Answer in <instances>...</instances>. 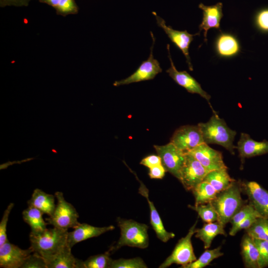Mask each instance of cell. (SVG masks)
Masks as SVG:
<instances>
[{"instance_id": "31", "label": "cell", "mask_w": 268, "mask_h": 268, "mask_svg": "<svg viewBox=\"0 0 268 268\" xmlns=\"http://www.w3.org/2000/svg\"><path fill=\"white\" fill-rule=\"evenodd\" d=\"M221 249V246H219L213 249L206 250L198 259L182 268H203L223 255Z\"/></svg>"}, {"instance_id": "7", "label": "cell", "mask_w": 268, "mask_h": 268, "mask_svg": "<svg viewBox=\"0 0 268 268\" xmlns=\"http://www.w3.org/2000/svg\"><path fill=\"white\" fill-rule=\"evenodd\" d=\"M152 44L150 47V55L146 60L142 62L136 70L126 78L116 81L113 83L115 86L127 85L134 82L151 80L162 71L160 63L154 58L153 51L155 41L153 34L151 31Z\"/></svg>"}, {"instance_id": "26", "label": "cell", "mask_w": 268, "mask_h": 268, "mask_svg": "<svg viewBox=\"0 0 268 268\" xmlns=\"http://www.w3.org/2000/svg\"><path fill=\"white\" fill-rule=\"evenodd\" d=\"M44 213L38 209L29 206L22 212L24 221L30 227L32 233H38L47 228L48 225L43 218Z\"/></svg>"}, {"instance_id": "12", "label": "cell", "mask_w": 268, "mask_h": 268, "mask_svg": "<svg viewBox=\"0 0 268 268\" xmlns=\"http://www.w3.org/2000/svg\"><path fill=\"white\" fill-rule=\"evenodd\" d=\"M167 49L170 62V67L167 69L166 72L176 83L185 88L188 92L193 94H198L204 98L210 105L213 113H216L209 102L210 95L203 90L201 84L188 72L185 70L178 71L177 69L171 58L169 44H167Z\"/></svg>"}, {"instance_id": "40", "label": "cell", "mask_w": 268, "mask_h": 268, "mask_svg": "<svg viewBox=\"0 0 268 268\" xmlns=\"http://www.w3.org/2000/svg\"><path fill=\"white\" fill-rule=\"evenodd\" d=\"M149 169L148 175L151 179H162L166 172L162 164L151 167Z\"/></svg>"}, {"instance_id": "30", "label": "cell", "mask_w": 268, "mask_h": 268, "mask_svg": "<svg viewBox=\"0 0 268 268\" xmlns=\"http://www.w3.org/2000/svg\"><path fill=\"white\" fill-rule=\"evenodd\" d=\"M246 233L253 239L268 241V218L259 217L252 225L247 229Z\"/></svg>"}, {"instance_id": "10", "label": "cell", "mask_w": 268, "mask_h": 268, "mask_svg": "<svg viewBox=\"0 0 268 268\" xmlns=\"http://www.w3.org/2000/svg\"><path fill=\"white\" fill-rule=\"evenodd\" d=\"M156 20L158 26L163 29L164 31L175 46L180 50L185 56L188 67L191 71L193 70L189 55V47L194 40V37L200 35V33L191 34L187 30L178 31L173 29L171 26L166 24L165 21L157 15L156 12H152Z\"/></svg>"}, {"instance_id": "38", "label": "cell", "mask_w": 268, "mask_h": 268, "mask_svg": "<svg viewBox=\"0 0 268 268\" xmlns=\"http://www.w3.org/2000/svg\"><path fill=\"white\" fill-rule=\"evenodd\" d=\"M13 203H10L4 211L0 222V246L6 242L8 239L6 234V226L9 215L14 206Z\"/></svg>"}, {"instance_id": "35", "label": "cell", "mask_w": 268, "mask_h": 268, "mask_svg": "<svg viewBox=\"0 0 268 268\" xmlns=\"http://www.w3.org/2000/svg\"><path fill=\"white\" fill-rule=\"evenodd\" d=\"M253 239L259 252V268L268 267V241Z\"/></svg>"}, {"instance_id": "33", "label": "cell", "mask_w": 268, "mask_h": 268, "mask_svg": "<svg viewBox=\"0 0 268 268\" xmlns=\"http://www.w3.org/2000/svg\"><path fill=\"white\" fill-rule=\"evenodd\" d=\"M147 265L143 260L139 257L132 259L121 258L112 260L110 268H146Z\"/></svg>"}, {"instance_id": "16", "label": "cell", "mask_w": 268, "mask_h": 268, "mask_svg": "<svg viewBox=\"0 0 268 268\" xmlns=\"http://www.w3.org/2000/svg\"><path fill=\"white\" fill-rule=\"evenodd\" d=\"M125 164L135 176L136 180L139 182L140 186L138 188V193L141 196L144 197L148 202L150 208V224L152 228L155 232L157 238L163 242H167L170 239L173 238L175 236V234L173 232H168L165 229L162 219L156 209L153 202L149 199V191L148 189L143 182L139 179L136 173L132 170L126 163Z\"/></svg>"}, {"instance_id": "29", "label": "cell", "mask_w": 268, "mask_h": 268, "mask_svg": "<svg viewBox=\"0 0 268 268\" xmlns=\"http://www.w3.org/2000/svg\"><path fill=\"white\" fill-rule=\"evenodd\" d=\"M110 253L109 250L103 254L90 256L84 261L80 260L78 268H110L113 260Z\"/></svg>"}, {"instance_id": "27", "label": "cell", "mask_w": 268, "mask_h": 268, "mask_svg": "<svg viewBox=\"0 0 268 268\" xmlns=\"http://www.w3.org/2000/svg\"><path fill=\"white\" fill-rule=\"evenodd\" d=\"M192 192L195 199L196 205L211 202L218 194L210 184L205 181L200 183Z\"/></svg>"}, {"instance_id": "25", "label": "cell", "mask_w": 268, "mask_h": 268, "mask_svg": "<svg viewBox=\"0 0 268 268\" xmlns=\"http://www.w3.org/2000/svg\"><path fill=\"white\" fill-rule=\"evenodd\" d=\"M229 175L227 168L209 171L203 181L210 184L218 193L226 189L235 181Z\"/></svg>"}, {"instance_id": "19", "label": "cell", "mask_w": 268, "mask_h": 268, "mask_svg": "<svg viewBox=\"0 0 268 268\" xmlns=\"http://www.w3.org/2000/svg\"><path fill=\"white\" fill-rule=\"evenodd\" d=\"M223 4L221 2H217L212 5H205L201 3L199 7L202 11V19L199 26L200 32L203 30L204 41L207 42V33L208 30L212 28L220 30V22L223 17Z\"/></svg>"}, {"instance_id": "32", "label": "cell", "mask_w": 268, "mask_h": 268, "mask_svg": "<svg viewBox=\"0 0 268 268\" xmlns=\"http://www.w3.org/2000/svg\"><path fill=\"white\" fill-rule=\"evenodd\" d=\"M189 207L196 211L205 223L218 221V215L211 202L199 205H189Z\"/></svg>"}, {"instance_id": "1", "label": "cell", "mask_w": 268, "mask_h": 268, "mask_svg": "<svg viewBox=\"0 0 268 268\" xmlns=\"http://www.w3.org/2000/svg\"><path fill=\"white\" fill-rule=\"evenodd\" d=\"M67 230L54 227L38 232H30V248L45 261L60 252L67 245Z\"/></svg>"}, {"instance_id": "9", "label": "cell", "mask_w": 268, "mask_h": 268, "mask_svg": "<svg viewBox=\"0 0 268 268\" xmlns=\"http://www.w3.org/2000/svg\"><path fill=\"white\" fill-rule=\"evenodd\" d=\"M186 153V159L181 171L179 181L187 191H192L203 181L209 171L193 156Z\"/></svg>"}, {"instance_id": "4", "label": "cell", "mask_w": 268, "mask_h": 268, "mask_svg": "<svg viewBox=\"0 0 268 268\" xmlns=\"http://www.w3.org/2000/svg\"><path fill=\"white\" fill-rule=\"evenodd\" d=\"M117 221L121 230V236L117 243L109 249L113 253L124 246L145 249L149 245L148 226L132 219L118 217Z\"/></svg>"}, {"instance_id": "3", "label": "cell", "mask_w": 268, "mask_h": 268, "mask_svg": "<svg viewBox=\"0 0 268 268\" xmlns=\"http://www.w3.org/2000/svg\"><path fill=\"white\" fill-rule=\"evenodd\" d=\"M241 182L235 180L226 189L217 194L211 202L218 215V221L224 226L245 204L241 197Z\"/></svg>"}, {"instance_id": "18", "label": "cell", "mask_w": 268, "mask_h": 268, "mask_svg": "<svg viewBox=\"0 0 268 268\" xmlns=\"http://www.w3.org/2000/svg\"><path fill=\"white\" fill-rule=\"evenodd\" d=\"M73 229V231L68 232L67 236V244L70 248L80 242L113 230L115 227L113 225L96 227L85 223H80Z\"/></svg>"}, {"instance_id": "34", "label": "cell", "mask_w": 268, "mask_h": 268, "mask_svg": "<svg viewBox=\"0 0 268 268\" xmlns=\"http://www.w3.org/2000/svg\"><path fill=\"white\" fill-rule=\"evenodd\" d=\"M258 212L250 203H245L234 215L229 222L231 224V228H233L239 224L250 215Z\"/></svg>"}, {"instance_id": "39", "label": "cell", "mask_w": 268, "mask_h": 268, "mask_svg": "<svg viewBox=\"0 0 268 268\" xmlns=\"http://www.w3.org/2000/svg\"><path fill=\"white\" fill-rule=\"evenodd\" d=\"M260 216H261L258 212L252 214L244 219L239 224L233 228H231L229 235L235 236L236 233L242 229L246 230L250 227L255 220Z\"/></svg>"}, {"instance_id": "37", "label": "cell", "mask_w": 268, "mask_h": 268, "mask_svg": "<svg viewBox=\"0 0 268 268\" xmlns=\"http://www.w3.org/2000/svg\"><path fill=\"white\" fill-rule=\"evenodd\" d=\"M21 268H47V267L44 258L33 252L26 258Z\"/></svg>"}, {"instance_id": "17", "label": "cell", "mask_w": 268, "mask_h": 268, "mask_svg": "<svg viewBox=\"0 0 268 268\" xmlns=\"http://www.w3.org/2000/svg\"><path fill=\"white\" fill-rule=\"evenodd\" d=\"M241 163L245 158L268 153V141H258L252 139L247 134L241 133L236 146Z\"/></svg>"}, {"instance_id": "5", "label": "cell", "mask_w": 268, "mask_h": 268, "mask_svg": "<svg viewBox=\"0 0 268 268\" xmlns=\"http://www.w3.org/2000/svg\"><path fill=\"white\" fill-rule=\"evenodd\" d=\"M55 195L57 204L52 215L46 218V222L48 225L65 230L74 228L80 224L78 221L79 215L76 209L66 201L62 192H56Z\"/></svg>"}, {"instance_id": "8", "label": "cell", "mask_w": 268, "mask_h": 268, "mask_svg": "<svg viewBox=\"0 0 268 268\" xmlns=\"http://www.w3.org/2000/svg\"><path fill=\"white\" fill-rule=\"evenodd\" d=\"M153 147L160 156L162 164L166 171L179 180L186 153L178 148L171 142L164 145H154Z\"/></svg>"}, {"instance_id": "42", "label": "cell", "mask_w": 268, "mask_h": 268, "mask_svg": "<svg viewBox=\"0 0 268 268\" xmlns=\"http://www.w3.org/2000/svg\"><path fill=\"white\" fill-rule=\"evenodd\" d=\"M32 0H0V6H27Z\"/></svg>"}, {"instance_id": "20", "label": "cell", "mask_w": 268, "mask_h": 268, "mask_svg": "<svg viewBox=\"0 0 268 268\" xmlns=\"http://www.w3.org/2000/svg\"><path fill=\"white\" fill-rule=\"evenodd\" d=\"M214 49L217 56L222 58H231L241 51L239 40L233 34L221 32L216 37Z\"/></svg>"}, {"instance_id": "6", "label": "cell", "mask_w": 268, "mask_h": 268, "mask_svg": "<svg viewBox=\"0 0 268 268\" xmlns=\"http://www.w3.org/2000/svg\"><path fill=\"white\" fill-rule=\"evenodd\" d=\"M197 223L198 220H196L187 235L178 241L171 255L159 266V268H166L172 264L180 265L182 268L197 259L191 240L192 236L196 233Z\"/></svg>"}, {"instance_id": "36", "label": "cell", "mask_w": 268, "mask_h": 268, "mask_svg": "<svg viewBox=\"0 0 268 268\" xmlns=\"http://www.w3.org/2000/svg\"><path fill=\"white\" fill-rule=\"evenodd\" d=\"M254 23L259 31L268 33V7L261 9L256 12Z\"/></svg>"}, {"instance_id": "28", "label": "cell", "mask_w": 268, "mask_h": 268, "mask_svg": "<svg viewBox=\"0 0 268 268\" xmlns=\"http://www.w3.org/2000/svg\"><path fill=\"white\" fill-rule=\"evenodd\" d=\"M55 9L58 15L66 16L69 14H75L78 12V7L75 0H39Z\"/></svg>"}, {"instance_id": "41", "label": "cell", "mask_w": 268, "mask_h": 268, "mask_svg": "<svg viewBox=\"0 0 268 268\" xmlns=\"http://www.w3.org/2000/svg\"><path fill=\"white\" fill-rule=\"evenodd\" d=\"M140 164L148 168L162 164L160 156L157 155H150L143 158Z\"/></svg>"}, {"instance_id": "13", "label": "cell", "mask_w": 268, "mask_h": 268, "mask_svg": "<svg viewBox=\"0 0 268 268\" xmlns=\"http://www.w3.org/2000/svg\"><path fill=\"white\" fill-rule=\"evenodd\" d=\"M241 185L249 203L261 216L268 218V191L255 181L241 182Z\"/></svg>"}, {"instance_id": "22", "label": "cell", "mask_w": 268, "mask_h": 268, "mask_svg": "<svg viewBox=\"0 0 268 268\" xmlns=\"http://www.w3.org/2000/svg\"><path fill=\"white\" fill-rule=\"evenodd\" d=\"M67 244L60 252L46 260L47 268H78L79 259L71 253Z\"/></svg>"}, {"instance_id": "11", "label": "cell", "mask_w": 268, "mask_h": 268, "mask_svg": "<svg viewBox=\"0 0 268 268\" xmlns=\"http://www.w3.org/2000/svg\"><path fill=\"white\" fill-rule=\"evenodd\" d=\"M170 142L185 152L204 142L198 125H186L180 127L173 134Z\"/></svg>"}, {"instance_id": "2", "label": "cell", "mask_w": 268, "mask_h": 268, "mask_svg": "<svg viewBox=\"0 0 268 268\" xmlns=\"http://www.w3.org/2000/svg\"><path fill=\"white\" fill-rule=\"evenodd\" d=\"M198 125L205 143L220 145L234 154L236 146L233 144V141L236 132L229 128L216 113H213L207 122L200 123Z\"/></svg>"}, {"instance_id": "24", "label": "cell", "mask_w": 268, "mask_h": 268, "mask_svg": "<svg viewBox=\"0 0 268 268\" xmlns=\"http://www.w3.org/2000/svg\"><path fill=\"white\" fill-rule=\"evenodd\" d=\"M224 227L218 221L205 223L201 228L196 229L195 237L203 242L204 249H207L216 236H226Z\"/></svg>"}, {"instance_id": "15", "label": "cell", "mask_w": 268, "mask_h": 268, "mask_svg": "<svg viewBox=\"0 0 268 268\" xmlns=\"http://www.w3.org/2000/svg\"><path fill=\"white\" fill-rule=\"evenodd\" d=\"M33 253L29 247L21 249L7 240L0 246V267L21 268L26 258Z\"/></svg>"}, {"instance_id": "21", "label": "cell", "mask_w": 268, "mask_h": 268, "mask_svg": "<svg viewBox=\"0 0 268 268\" xmlns=\"http://www.w3.org/2000/svg\"><path fill=\"white\" fill-rule=\"evenodd\" d=\"M55 195L47 194L39 189L34 190L31 198L27 201L29 206L35 207L44 214L51 216L56 208Z\"/></svg>"}, {"instance_id": "23", "label": "cell", "mask_w": 268, "mask_h": 268, "mask_svg": "<svg viewBox=\"0 0 268 268\" xmlns=\"http://www.w3.org/2000/svg\"><path fill=\"white\" fill-rule=\"evenodd\" d=\"M241 255L245 268H259V252L254 239L247 233L241 243Z\"/></svg>"}, {"instance_id": "14", "label": "cell", "mask_w": 268, "mask_h": 268, "mask_svg": "<svg viewBox=\"0 0 268 268\" xmlns=\"http://www.w3.org/2000/svg\"><path fill=\"white\" fill-rule=\"evenodd\" d=\"M187 153L193 156L209 171L227 168L224 162L222 153L213 149L205 142Z\"/></svg>"}]
</instances>
